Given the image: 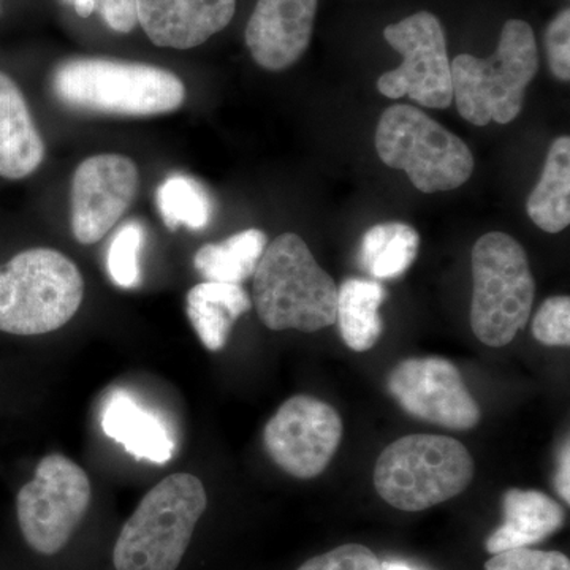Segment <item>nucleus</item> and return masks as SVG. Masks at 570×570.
<instances>
[{
    "mask_svg": "<svg viewBox=\"0 0 570 570\" xmlns=\"http://www.w3.org/2000/svg\"><path fill=\"white\" fill-rule=\"evenodd\" d=\"M51 91L63 107L94 115H165L183 107L186 88L174 71L108 58H70L51 73Z\"/></svg>",
    "mask_w": 570,
    "mask_h": 570,
    "instance_id": "nucleus-1",
    "label": "nucleus"
},
{
    "mask_svg": "<svg viewBox=\"0 0 570 570\" xmlns=\"http://www.w3.org/2000/svg\"><path fill=\"white\" fill-rule=\"evenodd\" d=\"M255 309L273 332L316 333L336 324L337 287L305 239L284 234L266 246L254 273Z\"/></svg>",
    "mask_w": 570,
    "mask_h": 570,
    "instance_id": "nucleus-2",
    "label": "nucleus"
},
{
    "mask_svg": "<svg viewBox=\"0 0 570 570\" xmlns=\"http://www.w3.org/2000/svg\"><path fill=\"white\" fill-rule=\"evenodd\" d=\"M206 505L204 483L193 474H174L157 483L119 532L112 550L115 569H178Z\"/></svg>",
    "mask_w": 570,
    "mask_h": 570,
    "instance_id": "nucleus-3",
    "label": "nucleus"
},
{
    "mask_svg": "<svg viewBox=\"0 0 570 570\" xmlns=\"http://www.w3.org/2000/svg\"><path fill=\"white\" fill-rule=\"evenodd\" d=\"M539 69L538 41L527 21L509 20L494 55H460L450 63L453 100L461 118L474 126L512 122Z\"/></svg>",
    "mask_w": 570,
    "mask_h": 570,
    "instance_id": "nucleus-4",
    "label": "nucleus"
},
{
    "mask_svg": "<svg viewBox=\"0 0 570 570\" xmlns=\"http://www.w3.org/2000/svg\"><path fill=\"white\" fill-rule=\"evenodd\" d=\"M82 296L85 281L69 257L48 247L22 250L0 266V332H56L77 314Z\"/></svg>",
    "mask_w": 570,
    "mask_h": 570,
    "instance_id": "nucleus-5",
    "label": "nucleus"
},
{
    "mask_svg": "<svg viewBox=\"0 0 570 570\" xmlns=\"http://www.w3.org/2000/svg\"><path fill=\"white\" fill-rule=\"evenodd\" d=\"M474 472L471 453L456 439L409 434L379 456L374 489L392 508L422 512L463 493Z\"/></svg>",
    "mask_w": 570,
    "mask_h": 570,
    "instance_id": "nucleus-6",
    "label": "nucleus"
},
{
    "mask_svg": "<svg viewBox=\"0 0 570 570\" xmlns=\"http://www.w3.org/2000/svg\"><path fill=\"white\" fill-rule=\"evenodd\" d=\"M472 332L485 346H508L534 305L535 281L527 250L502 232L480 236L472 249Z\"/></svg>",
    "mask_w": 570,
    "mask_h": 570,
    "instance_id": "nucleus-7",
    "label": "nucleus"
},
{
    "mask_svg": "<svg viewBox=\"0 0 570 570\" xmlns=\"http://www.w3.org/2000/svg\"><path fill=\"white\" fill-rule=\"evenodd\" d=\"M376 151L387 167L406 171L423 194L459 189L474 171L466 142L412 105H392L382 112Z\"/></svg>",
    "mask_w": 570,
    "mask_h": 570,
    "instance_id": "nucleus-8",
    "label": "nucleus"
},
{
    "mask_svg": "<svg viewBox=\"0 0 570 570\" xmlns=\"http://www.w3.org/2000/svg\"><path fill=\"white\" fill-rule=\"evenodd\" d=\"M88 474L61 453L40 461L36 475L17 497L22 538L40 554L59 553L91 505Z\"/></svg>",
    "mask_w": 570,
    "mask_h": 570,
    "instance_id": "nucleus-9",
    "label": "nucleus"
},
{
    "mask_svg": "<svg viewBox=\"0 0 570 570\" xmlns=\"http://www.w3.org/2000/svg\"><path fill=\"white\" fill-rule=\"evenodd\" d=\"M384 37L403 56V63L379 78V92L389 99L407 96L434 110L449 108L453 102L452 71L441 21L430 11H419L387 26Z\"/></svg>",
    "mask_w": 570,
    "mask_h": 570,
    "instance_id": "nucleus-10",
    "label": "nucleus"
},
{
    "mask_svg": "<svg viewBox=\"0 0 570 570\" xmlns=\"http://www.w3.org/2000/svg\"><path fill=\"white\" fill-rule=\"evenodd\" d=\"M344 425L336 409L309 395L285 401L264 430L269 459L296 479H314L332 463Z\"/></svg>",
    "mask_w": 570,
    "mask_h": 570,
    "instance_id": "nucleus-11",
    "label": "nucleus"
},
{
    "mask_svg": "<svg viewBox=\"0 0 570 570\" xmlns=\"http://www.w3.org/2000/svg\"><path fill=\"white\" fill-rule=\"evenodd\" d=\"M387 389L412 417L448 430L479 425L480 407L459 367L439 356L407 358L389 374Z\"/></svg>",
    "mask_w": 570,
    "mask_h": 570,
    "instance_id": "nucleus-12",
    "label": "nucleus"
},
{
    "mask_svg": "<svg viewBox=\"0 0 570 570\" xmlns=\"http://www.w3.org/2000/svg\"><path fill=\"white\" fill-rule=\"evenodd\" d=\"M140 171L121 154L82 160L71 179V232L81 245L100 242L134 204Z\"/></svg>",
    "mask_w": 570,
    "mask_h": 570,
    "instance_id": "nucleus-13",
    "label": "nucleus"
},
{
    "mask_svg": "<svg viewBox=\"0 0 570 570\" xmlns=\"http://www.w3.org/2000/svg\"><path fill=\"white\" fill-rule=\"evenodd\" d=\"M318 0H258L247 22L246 45L262 69L281 71L309 48Z\"/></svg>",
    "mask_w": 570,
    "mask_h": 570,
    "instance_id": "nucleus-14",
    "label": "nucleus"
},
{
    "mask_svg": "<svg viewBox=\"0 0 570 570\" xmlns=\"http://www.w3.org/2000/svg\"><path fill=\"white\" fill-rule=\"evenodd\" d=\"M236 0H137L138 24L154 45L200 47L230 24Z\"/></svg>",
    "mask_w": 570,
    "mask_h": 570,
    "instance_id": "nucleus-15",
    "label": "nucleus"
},
{
    "mask_svg": "<svg viewBox=\"0 0 570 570\" xmlns=\"http://www.w3.org/2000/svg\"><path fill=\"white\" fill-rule=\"evenodd\" d=\"M43 159V138L24 94L9 75L0 71V176L28 178L39 170Z\"/></svg>",
    "mask_w": 570,
    "mask_h": 570,
    "instance_id": "nucleus-16",
    "label": "nucleus"
},
{
    "mask_svg": "<svg viewBox=\"0 0 570 570\" xmlns=\"http://www.w3.org/2000/svg\"><path fill=\"white\" fill-rule=\"evenodd\" d=\"M504 523L487 539L490 554L535 546L564 527V510L538 490L510 489L502 497Z\"/></svg>",
    "mask_w": 570,
    "mask_h": 570,
    "instance_id": "nucleus-17",
    "label": "nucleus"
},
{
    "mask_svg": "<svg viewBox=\"0 0 570 570\" xmlns=\"http://www.w3.org/2000/svg\"><path fill=\"white\" fill-rule=\"evenodd\" d=\"M102 428L108 438L121 444L137 460L165 464L174 456L175 442L163 420L122 390L108 396Z\"/></svg>",
    "mask_w": 570,
    "mask_h": 570,
    "instance_id": "nucleus-18",
    "label": "nucleus"
},
{
    "mask_svg": "<svg viewBox=\"0 0 570 570\" xmlns=\"http://www.w3.org/2000/svg\"><path fill=\"white\" fill-rule=\"evenodd\" d=\"M250 307V296L239 284L205 281L186 296L187 317L202 344L212 352L223 351L236 321Z\"/></svg>",
    "mask_w": 570,
    "mask_h": 570,
    "instance_id": "nucleus-19",
    "label": "nucleus"
},
{
    "mask_svg": "<svg viewBox=\"0 0 570 570\" xmlns=\"http://www.w3.org/2000/svg\"><path fill=\"white\" fill-rule=\"evenodd\" d=\"M384 285L374 279L348 277L337 288L336 322L344 344L355 352L376 346L384 332L379 307L385 302Z\"/></svg>",
    "mask_w": 570,
    "mask_h": 570,
    "instance_id": "nucleus-20",
    "label": "nucleus"
},
{
    "mask_svg": "<svg viewBox=\"0 0 570 570\" xmlns=\"http://www.w3.org/2000/svg\"><path fill=\"white\" fill-rule=\"evenodd\" d=\"M532 223L547 234H560L570 224V138L550 146L542 176L527 202Z\"/></svg>",
    "mask_w": 570,
    "mask_h": 570,
    "instance_id": "nucleus-21",
    "label": "nucleus"
},
{
    "mask_svg": "<svg viewBox=\"0 0 570 570\" xmlns=\"http://www.w3.org/2000/svg\"><path fill=\"white\" fill-rule=\"evenodd\" d=\"M268 238L258 228L238 232L220 243L202 246L194 266L206 281L242 285L254 276L264 255Z\"/></svg>",
    "mask_w": 570,
    "mask_h": 570,
    "instance_id": "nucleus-22",
    "label": "nucleus"
},
{
    "mask_svg": "<svg viewBox=\"0 0 570 570\" xmlns=\"http://www.w3.org/2000/svg\"><path fill=\"white\" fill-rule=\"evenodd\" d=\"M420 247L417 230L403 223H385L371 227L360 243V266L374 281L403 276L414 264Z\"/></svg>",
    "mask_w": 570,
    "mask_h": 570,
    "instance_id": "nucleus-23",
    "label": "nucleus"
},
{
    "mask_svg": "<svg viewBox=\"0 0 570 570\" xmlns=\"http://www.w3.org/2000/svg\"><path fill=\"white\" fill-rule=\"evenodd\" d=\"M156 205L170 230H204L212 223L214 205L208 190L187 175H171L156 193Z\"/></svg>",
    "mask_w": 570,
    "mask_h": 570,
    "instance_id": "nucleus-24",
    "label": "nucleus"
},
{
    "mask_svg": "<svg viewBox=\"0 0 570 570\" xmlns=\"http://www.w3.org/2000/svg\"><path fill=\"white\" fill-rule=\"evenodd\" d=\"M145 227L138 220H127L112 235L108 246L107 268L112 283L121 288H135L141 281L140 250Z\"/></svg>",
    "mask_w": 570,
    "mask_h": 570,
    "instance_id": "nucleus-25",
    "label": "nucleus"
},
{
    "mask_svg": "<svg viewBox=\"0 0 570 570\" xmlns=\"http://www.w3.org/2000/svg\"><path fill=\"white\" fill-rule=\"evenodd\" d=\"M532 335L543 346H570V298L568 295L551 296L539 307L532 322Z\"/></svg>",
    "mask_w": 570,
    "mask_h": 570,
    "instance_id": "nucleus-26",
    "label": "nucleus"
},
{
    "mask_svg": "<svg viewBox=\"0 0 570 570\" xmlns=\"http://www.w3.org/2000/svg\"><path fill=\"white\" fill-rule=\"evenodd\" d=\"M485 570H570L569 558L561 551L532 550L530 547L493 554Z\"/></svg>",
    "mask_w": 570,
    "mask_h": 570,
    "instance_id": "nucleus-27",
    "label": "nucleus"
},
{
    "mask_svg": "<svg viewBox=\"0 0 570 570\" xmlns=\"http://www.w3.org/2000/svg\"><path fill=\"white\" fill-rule=\"evenodd\" d=\"M73 7L78 17L89 18L97 11L112 31L130 33L138 26L137 0H61Z\"/></svg>",
    "mask_w": 570,
    "mask_h": 570,
    "instance_id": "nucleus-28",
    "label": "nucleus"
},
{
    "mask_svg": "<svg viewBox=\"0 0 570 570\" xmlns=\"http://www.w3.org/2000/svg\"><path fill=\"white\" fill-rule=\"evenodd\" d=\"M298 570H381V561L367 547L346 543L311 558Z\"/></svg>",
    "mask_w": 570,
    "mask_h": 570,
    "instance_id": "nucleus-29",
    "label": "nucleus"
},
{
    "mask_svg": "<svg viewBox=\"0 0 570 570\" xmlns=\"http://www.w3.org/2000/svg\"><path fill=\"white\" fill-rule=\"evenodd\" d=\"M546 50L550 69L562 82L570 80V10H561L546 32Z\"/></svg>",
    "mask_w": 570,
    "mask_h": 570,
    "instance_id": "nucleus-30",
    "label": "nucleus"
},
{
    "mask_svg": "<svg viewBox=\"0 0 570 570\" xmlns=\"http://www.w3.org/2000/svg\"><path fill=\"white\" fill-rule=\"evenodd\" d=\"M554 489L558 494L564 499L566 504H570V445L569 441L562 445L560 453V463H558L557 475H554Z\"/></svg>",
    "mask_w": 570,
    "mask_h": 570,
    "instance_id": "nucleus-31",
    "label": "nucleus"
},
{
    "mask_svg": "<svg viewBox=\"0 0 570 570\" xmlns=\"http://www.w3.org/2000/svg\"><path fill=\"white\" fill-rule=\"evenodd\" d=\"M381 570H417V569L412 568V566L406 564V562L387 561V562H381Z\"/></svg>",
    "mask_w": 570,
    "mask_h": 570,
    "instance_id": "nucleus-32",
    "label": "nucleus"
}]
</instances>
